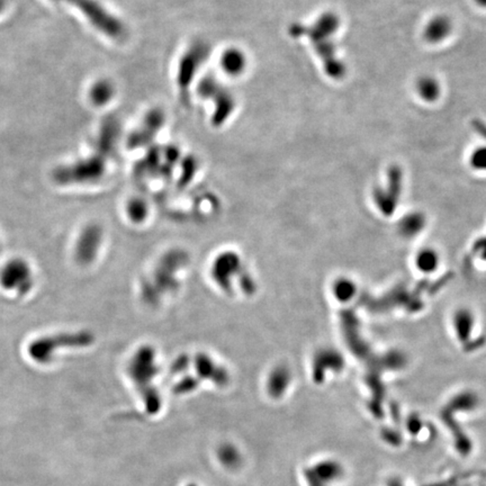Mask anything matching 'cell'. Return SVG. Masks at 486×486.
Returning <instances> with one entry per match:
<instances>
[{
    "mask_svg": "<svg viewBox=\"0 0 486 486\" xmlns=\"http://www.w3.org/2000/svg\"><path fill=\"white\" fill-rule=\"evenodd\" d=\"M342 21L336 13L321 14L311 25L295 24L290 26V36L307 38L317 58L322 62L323 70L329 78L340 80L347 75V67L338 56L334 36L340 30Z\"/></svg>",
    "mask_w": 486,
    "mask_h": 486,
    "instance_id": "6da1fadb",
    "label": "cell"
},
{
    "mask_svg": "<svg viewBox=\"0 0 486 486\" xmlns=\"http://www.w3.org/2000/svg\"><path fill=\"white\" fill-rule=\"evenodd\" d=\"M197 94L213 102L212 123L215 127H222L226 123L237 107V100L230 89L213 75H205L201 79L197 85Z\"/></svg>",
    "mask_w": 486,
    "mask_h": 486,
    "instance_id": "7a4b0ae2",
    "label": "cell"
},
{
    "mask_svg": "<svg viewBox=\"0 0 486 486\" xmlns=\"http://www.w3.org/2000/svg\"><path fill=\"white\" fill-rule=\"evenodd\" d=\"M65 1L78 9L89 23L108 38L120 40L127 36V28L119 17L114 16L97 0H56Z\"/></svg>",
    "mask_w": 486,
    "mask_h": 486,
    "instance_id": "3957f363",
    "label": "cell"
},
{
    "mask_svg": "<svg viewBox=\"0 0 486 486\" xmlns=\"http://www.w3.org/2000/svg\"><path fill=\"white\" fill-rule=\"evenodd\" d=\"M210 54V44L199 40L186 48L180 58L177 68V85L183 100H187L191 83Z\"/></svg>",
    "mask_w": 486,
    "mask_h": 486,
    "instance_id": "277c9868",
    "label": "cell"
},
{
    "mask_svg": "<svg viewBox=\"0 0 486 486\" xmlns=\"http://www.w3.org/2000/svg\"><path fill=\"white\" fill-rule=\"evenodd\" d=\"M105 159L100 154L81 159L75 164L61 167L54 174L60 184H89L97 181L105 174Z\"/></svg>",
    "mask_w": 486,
    "mask_h": 486,
    "instance_id": "5b68a950",
    "label": "cell"
},
{
    "mask_svg": "<svg viewBox=\"0 0 486 486\" xmlns=\"http://www.w3.org/2000/svg\"><path fill=\"white\" fill-rule=\"evenodd\" d=\"M94 337L92 333L78 332L62 336L44 337L30 347V355L38 363L46 364L51 361L58 348H80L92 344Z\"/></svg>",
    "mask_w": 486,
    "mask_h": 486,
    "instance_id": "8992f818",
    "label": "cell"
},
{
    "mask_svg": "<svg viewBox=\"0 0 486 486\" xmlns=\"http://www.w3.org/2000/svg\"><path fill=\"white\" fill-rule=\"evenodd\" d=\"M342 463L333 458H323L304 466L302 476L307 486H332L344 477Z\"/></svg>",
    "mask_w": 486,
    "mask_h": 486,
    "instance_id": "52a82bcc",
    "label": "cell"
},
{
    "mask_svg": "<svg viewBox=\"0 0 486 486\" xmlns=\"http://www.w3.org/2000/svg\"><path fill=\"white\" fill-rule=\"evenodd\" d=\"M166 122L164 112L159 108L150 110L137 130L132 132L127 140L130 149H140L150 144L159 132L162 131Z\"/></svg>",
    "mask_w": 486,
    "mask_h": 486,
    "instance_id": "ba28073f",
    "label": "cell"
},
{
    "mask_svg": "<svg viewBox=\"0 0 486 486\" xmlns=\"http://www.w3.org/2000/svg\"><path fill=\"white\" fill-rule=\"evenodd\" d=\"M0 282L6 290L27 293L32 287V270L26 261L16 259L7 263L0 274Z\"/></svg>",
    "mask_w": 486,
    "mask_h": 486,
    "instance_id": "9c48e42d",
    "label": "cell"
},
{
    "mask_svg": "<svg viewBox=\"0 0 486 486\" xmlns=\"http://www.w3.org/2000/svg\"><path fill=\"white\" fill-rule=\"evenodd\" d=\"M453 31L454 24L450 17L445 14H439L428 21L422 36L427 43L437 46L445 42L451 36Z\"/></svg>",
    "mask_w": 486,
    "mask_h": 486,
    "instance_id": "30bf717a",
    "label": "cell"
},
{
    "mask_svg": "<svg viewBox=\"0 0 486 486\" xmlns=\"http://www.w3.org/2000/svg\"><path fill=\"white\" fill-rule=\"evenodd\" d=\"M102 232L98 226H89L81 234L77 243V258L80 263H89L94 260L97 251L100 249Z\"/></svg>",
    "mask_w": 486,
    "mask_h": 486,
    "instance_id": "8fae6325",
    "label": "cell"
},
{
    "mask_svg": "<svg viewBox=\"0 0 486 486\" xmlns=\"http://www.w3.org/2000/svg\"><path fill=\"white\" fill-rule=\"evenodd\" d=\"M401 189H402V170L400 169V167L392 166L389 169L387 189H377L375 193V199L389 212L394 206L395 201L400 195Z\"/></svg>",
    "mask_w": 486,
    "mask_h": 486,
    "instance_id": "7c38bea8",
    "label": "cell"
},
{
    "mask_svg": "<svg viewBox=\"0 0 486 486\" xmlns=\"http://www.w3.org/2000/svg\"><path fill=\"white\" fill-rule=\"evenodd\" d=\"M121 127L117 120L110 117L102 124L100 135L97 137L96 148L102 157L114 154L116 142L119 141Z\"/></svg>",
    "mask_w": 486,
    "mask_h": 486,
    "instance_id": "4fadbf2b",
    "label": "cell"
},
{
    "mask_svg": "<svg viewBox=\"0 0 486 486\" xmlns=\"http://www.w3.org/2000/svg\"><path fill=\"white\" fill-rule=\"evenodd\" d=\"M220 65L226 75L239 77L247 69V57L240 48H230L221 56Z\"/></svg>",
    "mask_w": 486,
    "mask_h": 486,
    "instance_id": "5bb4252c",
    "label": "cell"
},
{
    "mask_svg": "<svg viewBox=\"0 0 486 486\" xmlns=\"http://www.w3.org/2000/svg\"><path fill=\"white\" fill-rule=\"evenodd\" d=\"M416 92L420 100L427 104H435L441 97V83L433 75H423L416 81Z\"/></svg>",
    "mask_w": 486,
    "mask_h": 486,
    "instance_id": "9a60e30c",
    "label": "cell"
},
{
    "mask_svg": "<svg viewBox=\"0 0 486 486\" xmlns=\"http://www.w3.org/2000/svg\"><path fill=\"white\" fill-rule=\"evenodd\" d=\"M216 457L226 470H234L240 468L243 462L241 450L231 443H222L216 450Z\"/></svg>",
    "mask_w": 486,
    "mask_h": 486,
    "instance_id": "2e32d148",
    "label": "cell"
},
{
    "mask_svg": "<svg viewBox=\"0 0 486 486\" xmlns=\"http://www.w3.org/2000/svg\"><path fill=\"white\" fill-rule=\"evenodd\" d=\"M115 95V87L113 83L106 79L97 81L93 85L89 97L93 104L96 106H104L112 100Z\"/></svg>",
    "mask_w": 486,
    "mask_h": 486,
    "instance_id": "e0dca14e",
    "label": "cell"
},
{
    "mask_svg": "<svg viewBox=\"0 0 486 486\" xmlns=\"http://www.w3.org/2000/svg\"><path fill=\"white\" fill-rule=\"evenodd\" d=\"M439 265V255L433 249H425L416 255V266L422 273L435 272Z\"/></svg>",
    "mask_w": 486,
    "mask_h": 486,
    "instance_id": "ac0fdd59",
    "label": "cell"
},
{
    "mask_svg": "<svg viewBox=\"0 0 486 486\" xmlns=\"http://www.w3.org/2000/svg\"><path fill=\"white\" fill-rule=\"evenodd\" d=\"M422 226H423V218H422V215L416 214V213L406 216L402 221V224H401L402 231L408 236H413V233L419 231Z\"/></svg>",
    "mask_w": 486,
    "mask_h": 486,
    "instance_id": "d6986e66",
    "label": "cell"
},
{
    "mask_svg": "<svg viewBox=\"0 0 486 486\" xmlns=\"http://www.w3.org/2000/svg\"><path fill=\"white\" fill-rule=\"evenodd\" d=\"M470 164L476 171H486V144L478 147L472 152Z\"/></svg>",
    "mask_w": 486,
    "mask_h": 486,
    "instance_id": "ffe728a7",
    "label": "cell"
},
{
    "mask_svg": "<svg viewBox=\"0 0 486 486\" xmlns=\"http://www.w3.org/2000/svg\"><path fill=\"white\" fill-rule=\"evenodd\" d=\"M455 323H456L457 332L460 334L462 338H465L470 332L473 320H472V317L468 312L462 311L457 315Z\"/></svg>",
    "mask_w": 486,
    "mask_h": 486,
    "instance_id": "44dd1931",
    "label": "cell"
},
{
    "mask_svg": "<svg viewBox=\"0 0 486 486\" xmlns=\"http://www.w3.org/2000/svg\"><path fill=\"white\" fill-rule=\"evenodd\" d=\"M381 439L393 447L401 446V443H402V437H401L398 431L392 429L381 430Z\"/></svg>",
    "mask_w": 486,
    "mask_h": 486,
    "instance_id": "7402d4cb",
    "label": "cell"
},
{
    "mask_svg": "<svg viewBox=\"0 0 486 486\" xmlns=\"http://www.w3.org/2000/svg\"><path fill=\"white\" fill-rule=\"evenodd\" d=\"M422 429V422L418 416H412L408 420V430L412 435H418Z\"/></svg>",
    "mask_w": 486,
    "mask_h": 486,
    "instance_id": "603a6c76",
    "label": "cell"
},
{
    "mask_svg": "<svg viewBox=\"0 0 486 486\" xmlns=\"http://www.w3.org/2000/svg\"><path fill=\"white\" fill-rule=\"evenodd\" d=\"M474 129H475L476 132H478V133H481V137H483L484 139H486L485 124L482 123V122H476L475 125H474Z\"/></svg>",
    "mask_w": 486,
    "mask_h": 486,
    "instance_id": "cb8c5ba5",
    "label": "cell"
},
{
    "mask_svg": "<svg viewBox=\"0 0 486 486\" xmlns=\"http://www.w3.org/2000/svg\"><path fill=\"white\" fill-rule=\"evenodd\" d=\"M474 3H475L480 9H486V0H474Z\"/></svg>",
    "mask_w": 486,
    "mask_h": 486,
    "instance_id": "d4e9b609",
    "label": "cell"
},
{
    "mask_svg": "<svg viewBox=\"0 0 486 486\" xmlns=\"http://www.w3.org/2000/svg\"><path fill=\"white\" fill-rule=\"evenodd\" d=\"M389 486H403L398 480H394V481L390 482V485Z\"/></svg>",
    "mask_w": 486,
    "mask_h": 486,
    "instance_id": "484cf974",
    "label": "cell"
},
{
    "mask_svg": "<svg viewBox=\"0 0 486 486\" xmlns=\"http://www.w3.org/2000/svg\"><path fill=\"white\" fill-rule=\"evenodd\" d=\"M6 1L5 0H0V13L5 9Z\"/></svg>",
    "mask_w": 486,
    "mask_h": 486,
    "instance_id": "4316f807",
    "label": "cell"
},
{
    "mask_svg": "<svg viewBox=\"0 0 486 486\" xmlns=\"http://www.w3.org/2000/svg\"><path fill=\"white\" fill-rule=\"evenodd\" d=\"M186 486H199V485H197L196 483H189Z\"/></svg>",
    "mask_w": 486,
    "mask_h": 486,
    "instance_id": "83f0119b",
    "label": "cell"
}]
</instances>
